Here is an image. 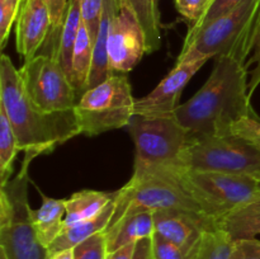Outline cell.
I'll list each match as a JSON object with an SVG mask.
<instances>
[{
  "instance_id": "25",
  "label": "cell",
  "mask_w": 260,
  "mask_h": 259,
  "mask_svg": "<svg viewBox=\"0 0 260 259\" xmlns=\"http://www.w3.org/2000/svg\"><path fill=\"white\" fill-rule=\"evenodd\" d=\"M234 239L222 229L205 231L189 259H230Z\"/></svg>"
},
{
  "instance_id": "38",
  "label": "cell",
  "mask_w": 260,
  "mask_h": 259,
  "mask_svg": "<svg viewBox=\"0 0 260 259\" xmlns=\"http://www.w3.org/2000/svg\"><path fill=\"white\" fill-rule=\"evenodd\" d=\"M48 259H75L74 256V249H66V250L57 251V253L50 254Z\"/></svg>"
},
{
  "instance_id": "3",
  "label": "cell",
  "mask_w": 260,
  "mask_h": 259,
  "mask_svg": "<svg viewBox=\"0 0 260 259\" xmlns=\"http://www.w3.org/2000/svg\"><path fill=\"white\" fill-rule=\"evenodd\" d=\"M179 168L134 170L128 183L116 192V206L108 228L134 213L179 211L200 218L211 230L218 229L217 223L206 215L200 203L179 184L177 179Z\"/></svg>"
},
{
  "instance_id": "29",
  "label": "cell",
  "mask_w": 260,
  "mask_h": 259,
  "mask_svg": "<svg viewBox=\"0 0 260 259\" xmlns=\"http://www.w3.org/2000/svg\"><path fill=\"white\" fill-rule=\"evenodd\" d=\"M23 0H0V48L7 46L10 29L17 22Z\"/></svg>"
},
{
  "instance_id": "23",
  "label": "cell",
  "mask_w": 260,
  "mask_h": 259,
  "mask_svg": "<svg viewBox=\"0 0 260 259\" xmlns=\"http://www.w3.org/2000/svg\"><path fill=\"white\" fill-rule=\"evenodd\" d=\"M118 5H127L136 14L145 35L147 53L157 51L161 46V23L156 0H116Z\"/></svg>"
},
{
  "instance_id": "39",
  "label": "cell",
  "mask_w": 260,
  "mask_h": 259,
  "mask_svg": "<svg viewBox=\"0 0 260 259\" xmlns=\"http://www.w3.org/2000/svg\"><path fill=\"white\" fill-rule=\"evenodd\" d=\"M0 259H5V258H4V256H3V255H2V254H0Z\"/></svg>"
},
{
  "instance_id": "5",
  "label": "cell",
  "mask_w": 260,
  "mask_h": 259,
  "mask_svg": "<svg viewBox=\"0 0 260 259\" xmlns=\"http://www.w3.org/2000/svg\"><path fill=\"white\" fill-rule=\"evenodd\" d=\"M135 102L126 74H111L84 91L76 102L75 114L81 135L98 136L127 127L135 116Z\"/></svg>"
},
{
  "instance_id": "34",
  "label": "cell",
  "mask_w": 260,
  "mask_h": 259,
  "mask_svg": "<svg viewBox=\"0 0 260 259\" xmlns=\"http://www.w3.org/2000/svg\"><path fill=\"white\" fill-rule=\"evenodd\" d=\"M230 259H260V240L256 238L234 239Z\"/></svg>"
},
{
  "instance_id": "14",
  "label": "cell",
  "mask_w": 260,
  "mask_h": 259,
  "mask_svg": "<svg viewBox=\"0 0 260 259\" xmlns=\"http://www.w3.org/2000/svg\"><path fill=\"white\" fill-rule=\"evenodd\" d=\"M155 233L179 245L190 254L200 243L205 231L211 229L200 218L179 211H155Z\"/></svg>"
},
{
  "instance_id": "31",
  "label": "cell",
  "mask_w": 260,
  "mask_h": 259,
  "mask_svg": "<svg viewBox=\"0 0 260 259\" xmlns=\"http://www.w3.org/2000/svg\"><path fill=\"white\" fill-rule=\"evenodd\" d=\"M230 134L238 135L260 150V118L256 114L244 117L231 127Z\"/></svg>"
},
{
  "instance_id": "13",
  "label": "cell",
  "mask_w": 260,
  "mask_h": 259,
  "mask_svg": "<svg viewBox=\"0 0 260 259\" xmlns=\"http://www.w3.org/2000/svg\"><path fill=\"white\" fill-rule=\"evenodd\" d=\"M15 24L17 51L24 61L38 53L51 32V18L46 0H23Z\"/></svg>"
},
{
  "instance_id": "26",
  "label": "cell",
  "mask_w": 260,
  "mask_h": 259,
  "mask_svg": "<svg viewBox=\"0 0 260 259\" xmlns=\"http://www.w3.org/2000/svg\"><path fill=\"white\" fill-rule=\"evenodd\" d=\"M68 3L69 0H46V4H47L51 18V32L50 35H48L47 41L45 42V45H51V48L48 51H46V52H42L45 53V55L57 57L58 37H60L61 27H62L63 18H65Z\"/></svg>"
},
{
  "instance_id": "40",
  "label": "cell",
  "mask_w": 260,
  "mask_h": 259,
  "mask_svg": "<svg viewBox=\"0 0 260 259\" xmlns=\"http://www.w3.org/2000/svg\"><path fill=\"white\" fill-rule=\"evenodd\" d=\"M210 2H211V0H208V4H210Z\"/></svg>"
},
{
  "instance_id": "28",
  "label": "cell",
  "mask_w": 260,
  "mask_h": 259,
  "mask_svg": "<svg viewBox=\"0 0 260 259\" xmlns=\"http://www.w3.org/2000/svg\"><path fill=\"white\" fill-rule=\"evenodd\" d=\"M108 246L104 231L90 236L74 248L75 259H107Z\"/></svg>"
},
{
  "instance_id": "10",
  "label": "cell",
  "mask_w": 260,
  "mask_h": 259,
  "mask_svg": "<svg viewBox=\"0 0 260 259\" xmlns=\"http://www.w3.org/2000/svg\"><path fill=\"white\" fill-rule=\"evenodd\" d=\"M19 70L25 91L45 112L74 111L79 96L57 57L37 53Z\"/></svg>"
},
{
  "instance_id": "12",
  "label": "cell",
  "mask_w": 260,
  "mask_h": 259,
  "mask_svg": "<svg viewBox=\"0 0 260 259\" xmlns=\"http://www.w3.org/2000/svg\"><path fill=\"white\" fill-rule=\"evenodd\" d=\"M210 57L188 53L178 56L174 69L162 79L159 85L147 95L136 99L135 114L140 116H167L173 114L179 106L183 89L187 86L196 73L205 65Z\"/></svg>"
},
{
  "instance_id": "30",
  "label": "cell",
  "mask_w": 260,
  "mask_h": 259,
  "mask_svg": "<svg viewBox=\"0 0 260 259\" xmlns=\"http://www.w3.org/2000/svg\"><path fill=\"white\" fill-rule=\"evenodd\" d=\"M104 0H81V17L91 40H95L103 15Z\"/></svg>"
},
{
  "instance_id": "36",
  "label": "cell",
  "mask_w": 260,
  "mask_h": 259,
  "mask_svg": "<svg viewBox=\"0 0 260 259\" xmlns=\"http://www.w3.org/2000/svg\"><path fill=\"white\" fill-rule=\"evenodd\" d=\"M132 259H154L151 238H146L137 241Z\"/></svg>"
},
{
  "instance_id": "16",
  "label": "cell",
  "mask_w": 260,
  "mask_h": 259,
  "mask_svg": "<svg viewBox=\"0 0 260 259\" xmlns=\"http://www.w3.org/2000/svg\"><path fill=\"white\" fill-rule=\"evenodd\" d=\"M43 202L37 210H32V222L38 239L45 246H50L63 230L66 216V200L42 196Z\"/></svg>"
},
{
  "instance_id": "35",
  "label": "cell",
  "mask_w": 260,
  "mask_h": 259,
  "mask_svg": "<svg viewBox=\"0 0 260 259\" xmlns=\"http://www.w3.org/2000/svg\"><path fill=\"white\" fill-rule=\"evenodd\" d=\"M250 62H255V68L251 71L250 79H249V95L251 98V95H253L254 91L256 90L260 84V19L258 29H256L255 43H254V56Z\"/></svg>"
},
{
  "instance_id": "6",
  "label": "cell",
  "mask_w": 260,
  "mask_h": 259,
  "mask_svg": "<svg viewBox=\"0 0 260 259\" xmlns=\"http://www.w3.org/2000/svg\"><path fill=\"white\" fill-rule=\"evenodd\" d=\"M177 179L217 226L225 216L246 205L260 188V175L253 174L198 172L179 168Z\"/></svg>"
},
{
  "instance_id": "8",
  "label": "cell",
  "mask_w": 260,
  "mask_h": 259,
  "mask_svg": "<svg viewBox=\"0 0 260 259\" xmlns=\"http://www.w3.org/2000/svg\"><path fill=\"white\" fill-rule=\"evenodd\" d=\"M135 142L134 170L180 167L179 160L189 131L173 114H135L127 126Z\"/></svg>"
},
{
  "instance_id": "20",
  "label": "cell",
  "mask_w": 260,
  "mask_h": 259,
  "mask_svg": "<svg viewBox=\"0 0 260 259\" xmlns=\"http://www.w3.org/2000/svg\"><path fill=\"white\" fill-rule=\"evenodd\" d=\"M233 239L256 238L260 235V188L246 205L236 208L218 222Z\"/></svg>"
},
{
  "instance_id": "37",
  "label": "cell",
  "mask_w": 260,
  "mask_h": 259,
  "mask_svg": "<svg viewBox=\"0 0 260 259\" xmlns=\"http://www.w3.org/2000/svg\"><path fill=\"white\" fill-rule=\"evenodd\" d=\"M135 246H136V244H129V245L123 246V248H119L117 250L111 251L107 255V259H132Z\"/></svg>"
},
{
  "instance_id": "18",
  "label": "cell",
  "mask_w": 260,
  "mask_h": 259,
  "mask_svg": "<svg viewBox=\"0 0 260 259\" xmlns=\"http://www.w3.org/2000/svg\"><path fill=\"white\" fill-rule=\"evenodd\" d=\"M114 198L113 193L84 189L66 200V216L63 226L69 228L83 221L91 220L103 212ZM63 228V229H65Z\"/></svg>"
},
{
  "instance_id": "24",
  "label": "cell",
  "mask_w": 260,
  "mask_h": 259,
  "mask_svg": "<svg viewBox=\"0 0 260 259\" xmlns=\"http://www.w3.org/2000/svg\"><path fill=\"white\" fill-rule=\"evenodd\" d=\"M20 150L17 136L4 109L0 108V187H4L13 174V164Z\"/></svg>"
},
{
  "instance_id": "19",
  "label": "cell",
  "mask_w": 260,
  "mask_h": 259,
  "mask_svg": "<svg viewBox=\"0 0 260 259\" xmlns=\"http://www.w3.org/2000/svg\"><path fill=\"white\" fill-rule=\"evenodd\" d=\"M117 12H118V7H117L116 0H104L101 25H99L98 35H96L95 40H94L93 66H91L88 89L98 85V84H101L102 81H104L109 76L107 45H108L109 28H111L112 20H113Z\"/></svg>"
},
{
  "instance_id": "1",
  "label": "cell",
  "mask_w": 260,
  "mask_h": 259,
  "mask_svg": "<svg viewBox=\"0 0 260 259\" xmlns=\"http://www.w3.org/2000/svg\"><path fill=\"white\" fill-rule=\"evenodd\" d=\"M250 51L235 46L217 56L202 88L178 106L174 116L190 135H229L236 122L256 114L249 95Z\"/></svg>"
},
{
  "instance_id": "33",
  "label": "cell",
  "mask_w": 260,
  "mask_h": 259,
  "mask_svg": "<svg viewBox=\"0 0 260 259\" xmlns=\"http://www.w3.org/2000/svg\"><path fill=\"white\" fill-rule=\"evenodd\" d=\"M175 8L188 23V28L200 20L208 5V0H174Z\"/></svg>"
},
{
  "instance_id": "2",
  "label": "cell",
  "mask_w": 260,
  "mask_h": 259,
  "mask_svg": "<svg viewBox=\"0 0 260 259\" xmlns=\"http://www.w3.org/2000/svg\"><path fill=\"white\" fill-rule=\"evenodd\" d=\"M0 108L4 109L20 150L35 157L81 135L75 109L45 112L25 91L19 70L7 55L0 58Z\"/></svg>"
},
{
  "instance_id": "15",
  "label": "cell",
  "mask_w": 260,
  "mask_h": 259,
  "mask_svg": "<svg viewBox=\"0 0 260 259\" xmlns=\"http://www.w3.org/2000/svg\"><path fill=\"white\" fill-rule=\"evenodd\" d=\"M108 253L119 248L136 244L142 239L151 238L155 234L154 212H139L121 218L104 231Z\"/></svg>"
},
{
  "instance_id": "22",
  "label": "cell",
  "mask_w": 260,
  "mask_h": 259,
  "mask_svg": "<svg viewBox=\"0 0 260 259\" xmlns=\"http://www.w3.org/2000/svg\"><path fill=\"white\" fill-rule=\"evenodd\" d=\"M81 23H83L81 0H69L57 46V60L60 61L61 66L69 75V78H70L74 46H75Z\"/></svg>"
},
{
  "instance_id": "17",
  "label": "cell",
  "mask_w": 260,
  "mask_h": 259,
  "mask_svg": "<svg viewBox=\"0 0 260 259\" xmlns=\"http://www.w3.org/2000/svg\"><path fill=\"white\" fill-rule=\"evenodd\" d=\"M114 196H116V192H114ZM114 206H116V203H114L113 198L112 202L104 208L103 212L96 216L95 218L83 221V222L75 223V225L63 229L58 238L48 246V253L53 254L61 250H66V249H74L76 245L83 243L90 236L102 233V231H106L109 222H111L112 216H113Z\"/></svg>"
},
{
  "instance_id": "27",
  "label": "cell",
  "mask_w": 260,
  "mask_h": 259,
  "mask_svg": "<svg viewBox=\"0 0 260 259\" xmlns=\"http://www.w3.org/2000/svg\"><path fill=\"white\" fill-rule=\"evenodd\" d=\"M243 2L244 0H211L210 4L206 8L205 13L202 14V17L200 18V20L194 25L188 28L187 35H193V33L198 32V30L205 28L210 23L215 22L216 19L221 18L222 15L228 14L229 12H231L234 8H236Z\"/></svg>"
},
{
  "instance_id": "21",
  "label": "cell",
  "mask_w": 260,
  "mask_h": 259,
  "mask_svg": "<svg viewBox=\"0 0 260 259\" xmlns=\"http://www.w3.org/2000/svg\"><path fill=\"white\" fill-rule=\"evenodd\" d=\"M93 47L94 42L89 35L88 28L83 22L79 29L75 46H74L70 70V81L75 88L79 98L84 91L88 90L91 66H93Z\"/></svg>"
},
{
  "instance_id": "11",
  "label": "cell",
  "mask_w": 260,
  "mask_h": 259,
  "mask_svg": "<svg viewBox=\"0 0 260 259\" xmlns=\"http://www.w3.org/2000/svg\"><path fill=\"white\" fill-rule=\"evenodd\" d=\"M108 69L111 74H127L147 53L146 35L131 8L118 5L109 28Z\"/></svg>"
},
{
  "instance_id": "32",
  "label": "cell",
  "mask_w": 260,
  "mask_h": 259,
  "mask_svg": "<svg viewBox=\"0 0 260 259\" xmlns=\"http://www.w3.org/2000/svg\"><path fill=\"white\" fill-rule=\"evenodd\" d=\"M151 240L154 259H189V254L160 234L155 233Z\"/></svg>"
},
{
  "instance_id": "4",
  "label": "cell",
  "mask_w": 260,
  "mask_h": 259,
  "mask_svg": "<svg viewBox=\"0 0 260 259\" xmlns=\"http://www.w3.org/2000/svg\"><path fill=\"white\" fill-rule=\"evenodd\" d=\"M35 156L24 154L20 170L0 187V254L5 259H48L47 246L36 234L28 202V168Z\"/></svg>"
},
{
  "instance_id": "9",
  "label": "cell",
  "mask_w": 260,
  "mask_h": 259,
  "mask_svg": "<svg viewBox=\"0 0 260 259\" xmlns=\"http://www.w3.org/2000/svg\"><path fill=\"white\" fill-rule=\"evenodd\" d=\"M259 19L260 0H244L228 14L185 36L179 56L193 53L216 58L228 52L241 37L255 30Z\"/></svg>"
},
{
  "instance_id": "7",
  "label": "cell",
  "mask_w": 260,
  "mask_h": 259,
  "mask_svg": "<svg viewBox=\"0 0 260 259\" xmlns=\"http://www.w3.org/2000/svg\"><path fill=\"white\" fill-rule=\"evenodd\" d=\"M180 168L198 172L260 175V150L238 135H189Z\"/></svg>"
}]
</instances>
